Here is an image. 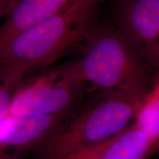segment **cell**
Instances as JSON below:
<instances>
[{
  "label": "cell",
  "mask_w": 159,
  "mask_h": 159,
  "mask_svg": "<svg viewBox=\"0 0 159 159\" xmlns=\"http://www.w3.org/2000/svg\"><path fill=\"white\" fill-rule=\"evenodd\" d=\"M116 136L100 144L75 151L59 159H100L101 156Z\"/></svg>",
  "instance_id": "30bf717a"
},
{
  "label": "cell",
  "mask_w": 159,
  "mask_h": 159,
  "mask_svg": "<svg viewBox=\"0 0 159 159\" xmlns=\"http://www.w3.org/2000/svg\"><path fill=\"white\" fill-rule=\"evenodd\" d=\"M12 0H0V20L5 19L11 7Z\"/></svg>",
  "instance_id": "8fae6325"
},
{
  "label": "cell",
  "mask_w": 159,
  "mask_h": 159,
  "mask_svg": "<svg viewBox=\"0 0 159 159\" xmlns=\"http://www.w3.org/2000/svg\"><path fill=\"white\" fill-rule=\"evenodd\" d=\"M148 94L139 105L134 125L150 142L152 154L159 150V73Z\"/></svg>",
  "instance_id": "ba28073f"
},
{
  "label": "cell",
  "mask_w": 159,
  "mask_h": 159,
  "mask_svg": "<svg viewBox=\"0 0 159 159\" xmlns=\"http://www.w3.org/2000/svg\"><path fill=\"white\" fill-rule=\"evenodd\" d=\"M150 155L148 138L132 123L115 137L100 159H147Z\"/></svg>",
  "instance_id": "52a82bcc"
},
{
  "label": "cell",
  "mask_w": 159,
  "mask_h": 159,
  "mask_svg": "<svg viewBox=\"0 0 159 159\" xmlns=\"http://www.w3.org/2000/svg\"><path fill=\"white\" fill-rule=\"evenodd\" d=\"M26 74L16 67L0 68V118L8 112L12 99Z\"/></svg>",
  "instance_id": "9c48e42d"
},
{
  "label": "cell",
  "mask_w": 159,
  "mask_h": 159,
  "mask_svg": "<svg viewBox=\"0 0 159 159\" xmlns=\"http://www.w3.org/2000/svg\"><path fill=\"white\" fill-rule=\"evenodd\" d=\"M158 1H159V0H158Z\"/></svg>",
  "instance_id": "7c38bea8"
},
{
  "label": "cell",
  "mask_w": 159,
  "mask_h": 159,
  "mask_svg": "<svg viewBox=\"0 0 159 159\" xmlns=\"http://www.w3.org/2000/svg\"><path fill=\"white\" fill-rule=\"evenodd\" d=\"M77 65L85 83L142 101L152 88L150 69L122 32L95 27Z\"/></svg>",
  "instance_id": "7a4b0ae2"
},
{
  "label": "cell",
  "mask_w": 159,
  "mask_h": 159,
  "mask_svg": "<svg viewBox=\"0 0 159 159\" xmlns=\"http://www.w3.org/2000/svg\"><path fill=\"white\" fill-rule=\"evenodd\" d=\"M119 30L150 70L159 73V1L129 0L119 11Z\"/></svg>",
  "instance_id": "5b68a950"
},
{
  "label": "cell",
  "mask_w": 159,
  "mask_h": 159,
  "mask_svg": "<svg viewBox=\"0 0 159 159\" xmlns=\"http://www.w3.org/2000/svg\"><path fill=\"white\" fill-rule=\"evenodd\" d=\"M102 92L40 145L39 159H59L106 142L128 128L142 101L122 93Z\"/></svg>",
  "instance_id": "3957f363"
},
{
  "label": "cell",
  "mask_w": 159,
  "mask_h": 159,
  "mask_svg": "<svg viewBox=\"0 0 159 159\" xmlns=\"http://www.w3.org/2000/svg\"><path fill=\"white\" fill-rule=\"evenodd\" d=\"M97 0H77L0 47V68L26 73L51 66L64 55L82 51L94 27Z\"/></svg>",
  "instance_id": "6da1fadb"
},
{
  "label": "cell",
  "mask_w": 159,
  "mask_h": 159,
  "mask_svg": "<svg viewBox=\"0 0 159 159\" xmlns=\"http://www.w3.org/2000/svg\"><path fill=\"white\" fill-rule=\"evenodd\" d=\"M85 83L77 61L47 67L20 84L8 113L13 116H48L72 112Z\"/></svg>",
  "instance_id": "277c9868"
},
{
  "label": "cell",
  "mask_w": 159,
  "mask_h": 159,
  "mask_svg": "<svg viewBox=\"0 0 159 159\" xmlns=\"http://www.w3.org/2000/svg\"><path fill=\"white\" fill-rule=\"evenodd\" d=\"M77 0H12L0 25V47L19 33L52 16Z\"/></svg>",
  "instance_id": "8992f818"
}]
</instances>
